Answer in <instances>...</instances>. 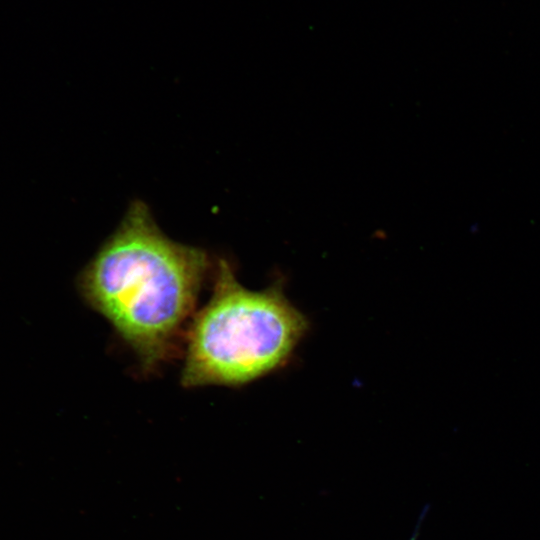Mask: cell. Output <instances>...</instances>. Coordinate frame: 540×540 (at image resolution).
I'll use <instances>...</instances> for the list:
<instances>
[{
	"instance_id": "obj_1",
	"label": "cell",
	"mask_w": 540,
	"mask_h": 540,
	"mask_svg": "<svg viewBox=\"0 0 540 540\" xmlns=\"http://www.w3.org/2000/svg\"><path fill=\"white\" fill-rule=\"evenodd\" d=\"M211 268L205 250L170 239L135 200L79 275L78 288L152 370L172 355Z\"/></svg>"
},
{
	"instance_id": "obj_2",
	"label": "cell",
	"mask_w": 540,
	"mask_h": 540,
	"mask_svg": "<svg viewBox=\"0 0 540 540\" xmlns=\"http://www.w3.org/2000/svg\"><path fill=\"white\" fill-rule=\"evenodd\" d=\"M214 276L212 295L187 332L181 375L187 388L254 381L281 367L308 328L281 284L249 290L225 259Z\"/></svg>"
}]
</instances>
